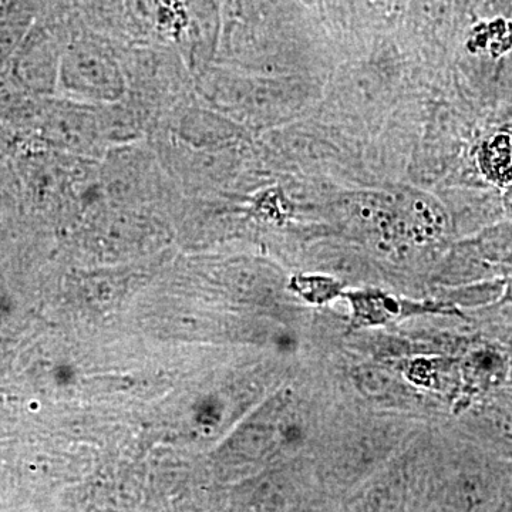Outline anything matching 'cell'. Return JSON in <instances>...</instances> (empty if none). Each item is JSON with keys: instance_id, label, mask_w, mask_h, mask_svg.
<instances>
[{"instance_id": "cell-6", "label": "cell", "mask_w": 512, "mask_h": 512, "mask_svg": "<svg viewBox=\"0 0 512 512\" xmlns=\"http://www.w3.org/2000/svg\"><path fill=\"white\" fill-rule=\"evenodd\" d=\"M350 305V330L392 325L420 315L463 316L451 303L412 301L382 289H356L343 291Z\"/></svg>"}, {"instance_id": "cell-2", "label": "cell", "mask_w": 512, "mask_h": 512, "mask_svg": "<svg viewBox=\"0 0 512 512\" xmlns=\"http://www.w3.org/2000/svg\"><path fill=\"white\" fill-rule=\"evenodd\" d=\"M126 92L119 43L86 28L74 13L72 29L60 59L55 96L106 106L123 100Z\"/></svg>"}, {"instance_id": "cell-13", "label": "cell", "mask_w": 512, "mask_h": 512, "mask_svg": "<svg viewBox=\"0 0 512 512\" xmlns=\"http://www.w3.org/2000/svg\"><path fill=\"white\" fill-rule=\"evenodd\" d=\"M495 2L501 3V5L512 6V0H495Z\"/></svg>"}, {"instance_id": "cell-10", "label": "cell", "mask_w": 512, "mask_h": 512, "mask_svg": "<svg viewBox=\"0 0 512 512\" xmlns=\"http://www.w3.org/2000/svg\"><path fill=\"white\" fill-rule=\"evenodd\" d=\"M292 291L311 305H326L342 296L345 286L332 276L298 275L291 281Z\"/></svg>"}, {"instance_id": "cell-1", "label": "cell", "mask_w": 512, "mask_h": 512, "mask_svg": "<svg viewBox=\"0 0 512 512\" xmlns=\"http://www.w3.org/2000/svg\"><path fill=\"white\" fill-rule=\"evenodd\" d=\"M119 56L127 83L124 99L146 117L151 133L168 111L195 93V76L173 46L131 42L119 45Z\"/></svg>"}, {"instance_id": "cell-9", "label": "cell", "mask_w": 512, "mask_h": 512, "mask_svg": "<svg viewBox=\"0 0 512 512\" xmlns=\"http://www.w3.org/2000/svg\"><path fill=\"white\" fill-rule=\"evenodd\" d=\"M464 370L468 382L477 390H487L504 382L508 363L497 349L480 348L468 355Z\"/></svg>"}, {"instance_id": "cell-5", "label": "cell", "mask_w": 512, "mask_h": 512, "mask_svg": "<svg viewBox=\"0 0 512 512\" xmlns=\"http://www.w3.org/2000/svg\"><path fill=\"white\" fill-rule=\"evenodd\" d=\"M227 0H173V42L194 76L214 63Z\"/></svg>"}, {"instance_id": "cell-11", "label": "cell", "mask_w": 512, "mask_h": 512, "mask_svg": "<svg viewBox=\"0 0 512 512\" xmlns=\"http://www.w3.org/2000/svg\"><path fill=\"white\" fill-rule=\"evenodd\" d=\"M483 168L488 177L498 184L512 181V146L510 138L495 137L484 150Z\"/></svg>"}, {"instance_id": "cell-8", "label": "cell", "mask_w": 512, "mask_h": 512, "mask_svg": "<svg viewBox=\"0 0 512 512\" xmlns=\"http://www.w3.org/2000/svg\"><path fill=\"white\" fill-rule=\"evenodd\" d=\"M83 25L119 45L131 42L126 0H70Z\"/></svg>"}, {"instance_id": "cell-3", "label": "cell", "mask_w": 512, "mask_h": 512, "mask_svg": "<svg viewBox=\"0 0 512 512\" xmlns=\"http://www.w3.org/2000/svg\"><path fill=\"white\" fill-rule=\"evenodd\" d=\"M74 20H35L9 63V79L36 96H55L60 59Z\"/></svg>"}, {"instance_id": "cell-7", "label": "cell", "mask_w": 512, "mask_h": 512, "mask_svg": "<svg viewBox=\"0 0 512 512\" xmlns=\"http://www.w3.org/2000/svg\"><path fill=\"white\" fill-rule=\"evenodd\" d=\"M396 212L400 238L413 242H429L446 231V212L429 195L420 192L400 195L396 198Z\"/></svg>"}, {"instance_id": "cell-14", "label": "cell", "mask_w": 512, "mask_h": 512, "mask_svg": "<svg viewBox=\"0 0 512 512\" xmlns=\"http://www.w3.org/2000/svg\"><path fill=\"white\" fill-rule=\"evenodd\" d=\"M510 201H511V205H512V191H511V194H510Z\"/></svg>"}, {"instance_id": "cell-4", "label": "cell", "mask_w": 512, "mask_h": 512, "mask_svg": "<svg viewBox=\"0 0 512 512\" xmlns=\"http://www.w3.org/2000/svg\"><path fill=\"white\" fill-rule=\"evenodd\" d=\"M153 133L194 148L241 146L247 138V128L205 103L197 92L168 111Z\"/></svg>"}, {"instance_id": "cell-12", "label": "cell", "mask_w": 512, "mask_h": 512, "mask_svg": "<svg viewBox=\"0 0 512 512\" xmlns=\"http://www.w3.org/2000/svg\"><path fill=\"white\" fill-rule=\"evenodd\" d=\"M19 148L18 137L0 120V163L12 160Z\"/></svg>"}]
</instances>
